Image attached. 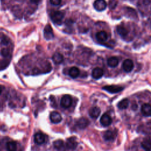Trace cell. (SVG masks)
Instances as JSON below:
<instances>
[{
    "label": "cell",
    "instance_id": "cell-13",
    "mask_svg": "<svg viewBox=\"0 0 151 151\" xmlns=\"http://www.w3.org/2000/svg\"><path fill=\"white\" fill-rule=\"evenodd\" d=\"M103 74H104V71L102 68L99 67H96L93 70L91 73V76L95 79H99L103 77Z\"/></svg>",
    "mask_w": 151,
    "mask_h": 151
},
{
    "label": "cell",
    "instance_id": "cell-19",
    "mask_svg": "<svg viewBox=\"0 0 151 151\" xmlns=\"http://www.w3.org/2000/svg\"><path fill=\"white\" fill-rule=\"evenodd\" d=\"M103 137L104 139L107 141L113 140L115 138L114 133L111 130H107L104 132Z\"/></svg>",
    "mask_w": 151,
    "mask_h": 151
},
{
    "label": "cell",
    "instance_id": "cell-8",
    "mask_svg": "<svg viewBox=\"0 0 151 151\" xmlns=\"http://www.w3.org/2000/svg\"><path fill=\"white\" fill-rule=\"evenodd\" d=\"M50 119L52 123H58L62 120V117L60 114L57 111H52L50 115Z\"/></svg>",
    "mask_w": 151,
    "mask_h": 151
},
{
    "label": "cell",
    "instance_id": "cell-14",
    "mask_svg": "<svg viewBox=\"0 0 151 151\" xmlns=\"http://www.w3.org/2000/svg\"><path fill=\"white\" fill-rule=\"evenodd\" d=\"M45 140V136L41 133H37L34 135V142L37 145H42L44 143Z\"/></svg>",
    "mask_w": 151,
    "mask_h": 151
},
{
    "label": "cell",
    "instance_id": "cell-5",
    "mask_svg": "<svg viewBox=\"0 0 151 151\" xmlns=\"http://www.w3.org/2000/svg\"><path fill=\"white\" fill-rule=\"evenodd\" d=\"M103 89L110 93H116L123 90V87L119 86H106L103 87Z\"/></svg>",
    "mask_w": 151,
    "mask_h": 151
},
{
    "label": "cell",
    "instance_id": "cell-29",
    "mask_svg": "<svg viewBox=\"0 0 151 151\" xmlns=\"http://www.w3.org/2000/svg\"><path fill=\"white\" fill-rule=\"evenodd\" d=\"M2 87L1 86H0V94L2 93Z\"/></svg>",
    "mask_w": 151,
    "mask_h": 151
},
{
    "label": "cell",
    "instance_id": "cell-28",
    "mask_svg": "<svg viewBox=\"0 0 151 151\" xmlns=\"http://www.w3.org/2000/svg\"><path fill=\"white\" fill-rule=\"evenodd\" d=\"M32 3L34 4H39L41 0H30Z\"/></svg>",
    "mask_w": 151,
    "mask_h": 151
},
{
    "label": "cell",
    "instance_id": "cell-20",
    "mask_svg": "<svg viewBox=\"0 0 151 151\" xmlns=\"http://www.w3.org/2000/svg\"><path fill=\"white\" fill-rule=\"evenodd\" d=\"M117 31L122 37H125L128 34L127 29L122 25H119L117 27Z\"/></svg>",
    "mask_w": 151,
    "mask_h": 151
},
{
    "label": "cell",
    "instance_id": "cell-12",
    "mask_svg": "<svg viewBox=\"0 0 151 151\" xmlns=\"http://www.w3.org/2000/svg\"><path fill=\"white\" fill-rule=\"evenodd\" d=\"M89 123H90V122L85 117H81L77 120V126L79 129H84L88 126Z\"/></svg>",
    "mask_w": 151,
    "mask_h": 151
},
{
    "label": "cell",
    "instance_id": "cell-7",
    "mask_svg": "<svg viewBox=\"0 0 151 151\" xmlns=\"http://www.w3.org/2000/svg\"><path fill=\"white\" fill-rule=\"evenodd\" d=\"M122 66L124 71L127 73L130 72L133 70L134 67L133 62L130 59H126L123 61Z\"/></svg>",
    "mask_w": 151,
    "mask_h": 151
},
{
    "label": "cell",
    "instance_id": "cell-16",
    "mask_svg": "<svg viewBox=\"0 0 151 151\" xmlns=\"http://www.w3.org/2000/svg\"><path fill=\"white\" fill-rule=\"evenodd\" d=\"M52 60L55 64H58L61 63L63 61L64 57L61 54L57 52L54 53V55H52Z\"/></svg>",
    "mask_w": 151,
    "mask_h": 151
},
{
    "label": "cell",
    "instance_id": "cell-9",
    "mask_svg": "<svg viewBox=\"0 0 151 151\" xmlns=\"http://www.w3.org/2000/svg\"><path fill=\"white\" fill-rule=\"evenodd\" d=\"M66 147L68 149H75L77 146V142L75 137H71L67 140L65 143Z\"/></svg>",
    "mask_w": 151,
    "mask_h": 151
},
{
    "label": "cell",
    "instance_id": "cell-6",
    "mask_svg": "<svg viewBox=\"0 0 151 151\" xmlns=\"http://www.w3.org/2000/svg\"><path fill=\"white\" fill-rule=\"evenodd\" d=\"M100 122L102 126L104 127H107L111 124L112 122V119L110 115H109L107 113H105L101 117Z\"/></svg>",
    "mask_w": 151,
    "mask_h": 151
},
{
    "label": "cell",
    "instance_id": "cell-23",
    "mask_svg": "<svg viewBox=\"0 0 151 151\" xmlns=\"http://www.w3.org/2000/svg\"><path fill=\"white\" fill-rule=\"evenodd\" d=\"M53 145L54 148L58 150H61L64 147V142L62 140H57L54 142Z\"/></svg>",
    "mask_w": 151,
    "mask_h": 151
},
{
    "label": "cell",
    "instance_id": "cell-27",
    "mask_svg": "<svg viewBox=\"0 0 151 151\" xmlns=\"http://www.w3.org/2000/svg\"><path fill=\"white\" fill-rule=\"evenodd\" d=\"M50 2L51 4H52L53 5H58L60 4L61 0H50Z\"/></svg>",
    "mask_w": 151,
    "mask_h": 151
},
{
    "label": "cell",
    "instance_id": "cell-3",
    "mask_svg": "<svg viewBox=\"0 0 151 151\" xmlns=\"http://www.w3.org/2000/svg\"><path fill=\"white\" fill-rule=\"evenodd\" d=\"M60 103H61V106L65 109L70 107L72 103V99L71 96L68 94L63 96V97L61 98Z\"/></svg>",
    "mask_w": 151,
    "mask_h": 151
},
{
    "label": "cell",
    "instance_id": "cell-11",
    "mask_svg": "<svg viewBox=\"0 0 151 151\" xmlns=\"http://www.w3.org/2000/svg\"><path fill=\"white\" fill-rule=\"evenodd\" d=\"M100 109L97 106H94V107H91L89 111H88V113H89V115L92 118V119H97L100 114Z\"/></svg>",
    "mask_w": 151,
    "mask_h": 151
},
{
    "label": "cell",
    "instance_id": "cell-26",
    "mask_svg": "<svg viewBox=\"0 0 151 151\" xmlns=\"http://www.w3.org/2000/svg\"><path fill=\"white\" fill-rule=\"evenodd\" d=\"M1 54L4 57H6L9 55V51L6 48H3L1 51Z\"/></svg>",
    "mask_w": 151,
    "mask_h": 151
},
{
    "label": "cell",
    "instance_id": "cell-17",
    "mask_svg": "<svg viewBox=\"0 0 151 151\" xmlns=\"http://www.w3.org/2000/svg\"><path fill=\"white\" fill-rule=\"evenodd\" d=\"M107 63L110 67H116L119 64V59L116 57H111L107 59Z\"/></svg>",
    "mask_w": 151,
    "mask_h": 151
},
{
    "label": "cell",
    "instance_id": "cell-15",
    "mask_svg": "<svg viewBox=\"0 0 151 151\" xmlns=\"http://www.w3.org/2000/svg\"><path fill=\"white\" fill-rule=\"evenodd\" d=\"M96 37L98 41L100 42H103L107 40V34L104 31H100L96 34Z\"/></svg>",
    "mask_w": 151,
    "mask_h": 151
},
{
    "label": "cell",
    "instance_id": "cell-24",
    "mask_svg": "<svg viewBox=\"0 0 151 151\" xmlns=\"http://www.w3.org/2000/svg\"><path fill=\"white\" fill-rule=\"evenodd\" d=\"M6 148L9 151H14L17 149V143L15 142H9L6 143Z\"/></svg>",
    "mask_w": 151,
    "mask_h": 151
},
{
    "label": "cell",
    "instance_id": "cell-4",
    "mask_svg": "<svg viewBox=\"0 0 151 151\" xmlns=\"http://www.w3.org/2000/svg\"><path fill=\"white\" fill-rule=\"evenodd\" d=\"M44 36L47 40H50L54 38V33L50 24H47L44 29Z\"/></svg>",
    "mask_w": 151,
    "mask_h": 151
},
{
    "label": "cell",
    "instance_id": "cell-25",
    "mask_svg": "<svg viewBox=\"0 0 151 151\" xmlns=\"http://www.w3.org/2000/svg\"><path fill=\"white\" fill-rule=\"evenodd\" d=\"M109 6L110 9H114L117 5V0H110L109 3Z\"/></svg>",
    "mask_w": 151,
    "mask_h": 151
},
{
    "label": "cell",
    "instance_id": "cell-2",
    "mask_svg": "<svg viewBox=\"0 0 151 151\" xmlns=\"http://www.w3.org/2000/svg\"><path fill=\"white\" fill-rule=\"evenodd\" d=\"M93 6L96 11H102L106 8L107 3L105 0H95Z\"/></svg>",
    "mask_w": 151,
    "mask_h": 151
},
{
    "label": "cell",
    "instance_id": "cell-21",
    "mask_svg": "<svg viewBox=\"0 0 151 151\" xmlns=\"http://www.w3.org/2000/svg\"><path fill=\"white\" fill-rule=\"evenodd\" d=\"M129 100L128 99H124L122 100H121L117 104L118 107L120 109H126L129 106Z\"/></svg>",
    "mask_w": 151,
    "mask_h": 151
},
{
    "label": "cell",
    "instance_id": "cell-10",
    "mask_svg": "<svg viewBox=\"0 0 151 151\" xmlns=\"http://www.w3.org/2000/svg\"><path fill=\"white\" fill-rule=\"evenodd\" d=\"M142 114L146 117H149L151 114V106L149 103H145L141 107Z\"/></svg>",
    "mask_w": 151,
    "mask_h": 151
},
{
    "label": "cell",
    "instance_id": "cell-1",
    "mask_svg": "<svg viewBox=\"0 0 151 151\" xmlns=\"http://www.w3.org/2000/svg\"><path fill=\"white\" fill-rule=\"evenodd\" d=\"M64 17V13L62 11H54L51 13V19L54 22L57 24H61L62 20Z\"/></svg>",
    "mask_w": 151,
    "mask_h": 151
},
{
    "label": "cell",
    "instance_id": "cell-22",
    "mask_svg": "<svg viewBox=\"0 0 151 151\" xmlns=\"http://www.w3.org/2000/svg\"><path fill=\"white\" fill-rule=\"evenodd\" d=\"M141 146L145 150H150V146H151L150 139H144L141 143Z\"/></svg>",
    "mask_w": 151,
    "mask_h": 151
},
{
    "label": "cell",
    "instance_id": "cell-18",
    "mask_svg": "<svg viewBox=\"0 0 151 151\" xmlns=\"http://www.w3.org/2000/svg\"><path fill=\"white\" fill-rule=\"evenodd\" d=\"M68 74L69 76L73 78H77L79 74H80V70L76 67H71L68 71Z\"/></svg>",
    "mask_w": 151,
    "mask_h": 151
}]
</instances>
